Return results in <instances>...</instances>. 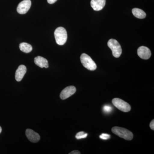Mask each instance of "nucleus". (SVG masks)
Masks as SVG:
<instances>
[{
	"instance_id": "obj_1",
	"label": "nucleus",
	"mask_w": 154,
	"mask_h": 154,
	"mask_svg": "<svg viewBox=\"0 0 154 154\" xmlns=\"http://www.w3.org/2000/svg\"><path fill=\"white\" fill-rule=\"evenodd\" d=\"M112 131L114 134L126 140H131L133 138L132 133L126 128L119 127H114L112 128Z\"/></svg>"
},
{
	"instance_id": "obj_2",
	"label": "nucleus",
	"mask_w": 154,
	"mask_h": 154,
	"mask_svg": "<svg viewBox=\"0 0 154 154\" xmlns=\"http://www.w3.org/2000/svg\"><path fill=\"white\" fill-rule=\"evenodd\" d=\"M54 37L56 42L59 45H63L67 39L66 30L63 27H59L54 31Z\"/></svg>"
},
{
	"instance_id": "obj_3",
	"label": "nucleus",
	"mask_w": 154,
	"mask_h": 154,
	"mask_svg": "<svg viewBox=\"0 0 154 154\" xmlns=\"http://www.w3.org/2000/svg\"><path fill=\"white\" fill-rule=\"evenodd\" d=\"M80 59L83 66L89 70L94 71L97 68L95 62L88 54H82L81 56Z\"/></svg>"
},
{
	"instance_id": "obj_4",
	"label": "nucleus",
	"mask_w": 154,
	"mask_h": 154,
	"mask_svg": "<svg viewBox=\"0 0 154 154\" xmlns=\"http://www.w3.org/2000/svg\"><path fill=\"white\" fill-rule=\"evenodd\" d=\"M107 45L112 51V54L115 57L118 58L121 56L122 50L121 45L116 39L111 38L107 42Z\"/></svg>"
},
{
	"instance_id": "obj_5",
	"label": "nucleus",
	"mask_w": 154,
	"mask_h": 154,
	"mask_svg": "<svg viewBox=\"0 0 154 154\" xmlns=\"http://www.w3.org/2000/svg\"><path fill=\"white\" fill-rule=\"evenodd\" d=\"M112 103L117 109L122 112H128L131 109V107L129 104L119 98L113 99L112 100Z\"/></svg>"
},
{
	"instance_id": "obj_6",
	"label": "nucleus",
	"mask_w": 154,
	"mask_h": 154,
	"mask_svg": "<svg viewBox=\"0 0 154 154\" xmlns=\"http://www.w3.org/2000/svg\"><path fill=\"white\" fill-rule=\"evenodd\" d=\"M30 0H24L19 3L17 7V12L19 14H24L27 13L31 7Z\"/></svg>"
},
{
	"instance_id": "obj_7",
	"label": "nucleus",
	"mask_w": 154,
	"mask_h": 154,
	"mask_svg": "<svg viewBox=\"0 0 154 154\" xmlns=\"http://www.w3.org/2000/svg\"><path fill=\"white\" fill-rule=\"evenodd\" d=\"M76 89L74 86H70L64 89L60 94V98L63 100L68 99L75 93Z\"/></svg>"
},
{
	"instance_id": "obj_8",
	"label": "nucleus",
	"mask_w": 154,
	"mask_h": 154,
	"mask_svg": "<svg viewBox=\"0 0 154 154\" xmlns=\"http://www.w3.org/2000/svg\"><path fill=\"white\" fill-rule=\"evenodd\" d=\"M137 54L143 59L148 60L151 56L150 50L146 46H140L137 49Z\"/></svg>"
},
{
	"instance_id": "obj_9",
	"label": "nucleus",
	"mask_w": 154,
	"mask_h": 154,
	"mask_svg": "<svg viewBox=\"0 0 154 154\" xmlns=\"http://www.w3.org/2000/svg\"><path fill=\"white\" fill-rule=\"evenodd\" d=\"M26 136L29 140L31 142L37 143L39 140L40 137L37 133L33 131V130L28 129L26 130Z\"/></svg>"
},
{
	"instance_id": "obj_10",
	"label": "nucleus",
	"mask_w": 154,
	"mask_h": 154,
	"mask_svg": "<svg viewBox=\"0 0 154 154\" xmlns=\"http://www.w3.org/2000/svg\"><path fill=\"white\" fill-rule=\"evenodd\" d=\"M106 4V0H91V7L94 11H99L104 8Z\"/></svg>"
},
{
	"instance_id": "obj_11",
	"label": "nucleus",
	"mask_w": 154,
	"mask_h": 154,
	"mask_svg": "<svg viewBox=\"0 0 154 154\" xmlns=\"http://www.w3.org/2000/svg\"><path fill=\"white\" fill-rule=\"evenodd\" d=\"M27 72V68L25 66L22 65L19 66L17 69L15 74V79L17 82H20L22 81Z\"/></svg>"
},
{
	"instance_id": "obj_12",
	"label": "nucleus",
	"mask_w": 154,
	"mask_h": 154,
	"mask_svg": "<svg viewBox=\"0 0 154 154\" xmlns=\"http://www.w3.org/2000/svg\"><path fill=\"white\" fill-rule=\"evenodd\" d=\"M34 63L36 65L40 67V68L48 67V61L47 59L41 56H37L34 58Z\"/></svg>"
},
{
	"instance_id": "obj_13",
	"label": "nucleus",
	"mask_w": 154,
	"mask_h": 154,
	"mask_svg": "<svg viewBox=\"0 0 154 154\" xmlns=\"http://www.w3.org/2000/svg\"><path fill=\"white\" fill-rule=\"evenodd\" d=\"M132 12L134 16L138 19H143L146 17V14L144 11L140 9L135 8L133 9Z\"/></svg>"
},
{
	"instance_id": "obj_14",
	"label": "nucleus",
	"mask_w": 154,
	"mask_h": 154,
	"mask_svg": "<svg viewBox=\"0 0 154 154\" xmlns=\"http://www.w3.org/2000/svg\"><path fill=\"white\" fill-rule=\"evenodd\" d=\"M19 48L22 52L26 53H30L32 50V46L30 44L26 42H22L19 45Z\"/></svg>"
},
{
	"instance_id": "obj_15",
	"label": "nucleus",
	"mask_w": 154,
	"mask_h": 154,
	"mask_svg": "<svg viewBox=\"0 0 154 154\" xmlns=\"http://www.w3.org/2000/svg\"><path fill=\"white\" fill-rule=\"evenodd\" d=\"M88 136V134L84 132V131H80L75 136V137L77 139H81L85 138Z\"/></svg>"
},
{
	"instance_id": "obj_16",
	"label": "nucleus",
	"mask_w": 154,
	"mask_h": 154,
	"mask_svg": "<svg viewBox=\"0 0 154 154\" xmlns=\"http://www.w3.org/2000/svg\"><path fill=\"white\" fill-rule=\"evenodd\" d=\"M110 135L107 134H102L100 136V138L103 140H107L110 139Z\"/></svg>"
},
{
	"instance_id": "obj_17",
	"label": "nucleus",
	"mask_w": 154,
	"mask_h": 154,
	"mask_svg": "<svg viewBox=\"0 0 154 154\" xmlns=\"http://www.w3.org/2000/svg\"><path fill=\"white\" fill-rule=\"evenodd\" d=\"M104 110L106 113H109L112 110V107L109 105H105L104 107Z\"/></svg>"
},
{
	"instance_id": "obj_18",
	"label": "nucleus",
	"mask_w": 154,
	"mask_h": 154,
	"mask_svg": "<svg viewBox=\"0 0 154 154\" xmlns=\"http://www.w3.org/2000/svg\"><path fill=\"white\" fill-rule=\"evenodd\" d=\"M150 127L151 129L154 130V120L153 119L151 122L150 123Z\"/></svg>"
},
{
	"instance_id": "obj_19",
	"label": "nucleus",
	"mask_w": 154,
	"mask_h": 154,
	"mask_svg": "<svg viewBox=\"0 0 154 154\" xmlns=\"http://www.w3.org/2000/svg\"><path fill=\"white\" fill-rule=\"evenodd\" d=\"M81 152L79 151L78 150H74L73 151L69 153V154H80Z\"/></svg>"
},
{
	"instance_id": "obj_20",
	"label": "nucleus",
	"mask_w": 154,
	"mask_h": 154,
	"mask_svg": "<svg viewBox=\"0 0 154 154\" xmlns=\"http://www.w3.org/2000/svg\"><path fill=\"white\" fill-rule=\"evenodd\" d=\"M57 1V0H47L48 2L50 4H53L55 3Z\"/></svg>"
},
{
	"instance_id": "obj_21",
	"label": "nucleus",
	"mask_w": 154,
	"mask_h": 154,
	"mask_svg": "<svg viewBox=\"0 0 154 154\" xmlns=\"http://www.w3.org/2000/svg\"><path fill=\"white\" fill-rule=\"evenodd\" d=\"M2 128H1V127L0 126V133H1V132H2Z\"/></svg>"
}]
</instances>
